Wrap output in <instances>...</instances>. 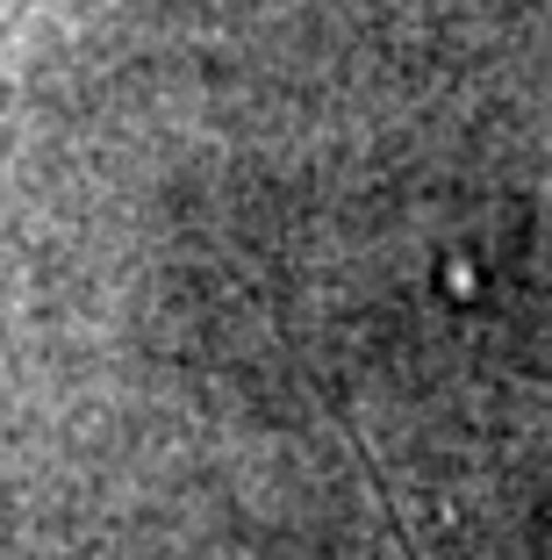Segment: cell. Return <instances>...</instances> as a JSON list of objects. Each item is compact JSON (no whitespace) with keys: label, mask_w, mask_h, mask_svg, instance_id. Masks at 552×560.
Instances as JSON below:
<instances>
[{"label":"cell","mask_w":552,"mask_h":560,"mask_svg":"<svg viewBox=\"0 0 552 560\" xmlns=\"http://www.w3.org/2000/svg\"><path fill=\"white\" fill-rule=\"evenodd\" d=\"M30 8H36V0H0V58H8V44H15V30H22Z\"/></svg>","instance_id":"cell-1"}]
</instances>
